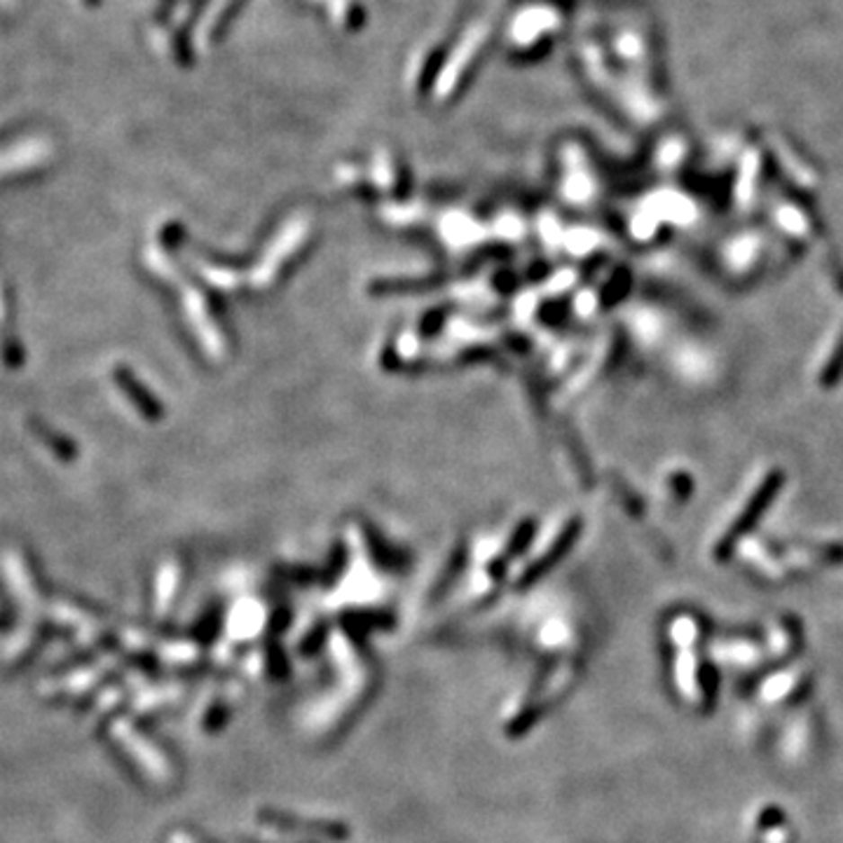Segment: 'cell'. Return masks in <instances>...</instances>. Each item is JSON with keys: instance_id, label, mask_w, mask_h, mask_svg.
<instances>
[{"instance_id": "6da1fadb", "label": "cell", "mask_w": 843, "mask_h": 843, "mask_svg": "<svg viewBox=\"0 0 843 843\" xmlns=\"http://www.w3.org/2000/svg\"><path fill=\"white\" fill-rule=\"evenodd\" d=\"M780 485H783V474H780V471H773V474H768L767 478L761 481V485L757 487V492L752 494V499H750L748 506H745V511L736 518V523L731 525L729 532L719 539V558H724L726 553L736 546L738 541L757 525V520L764 516V511H767L773 499H776V494H778Z\"/></svg>"}, {"instance_id": "7a4b0ae2", "label": "cell", "mask_w": 843, "mask_h": 843, "mask_svg": "<svg viewBox=\"0 0 843 843\" xmlns=\"http://www.w3.org/2000/svg\"><path fill=\"white\" fill-rule=\"evenodd\" d=\"M94 684H96V672L84 670V672H73V678H64V679H59V682L48 684L45 689L49 691V696H57V698H73V696H83L90 689H94Z\"/></svg>"}, {"instance_id": "3957f363", "label": "cell", "mask_w": 843, "mask_h": 843, "mask_svg": "<svg viewBox=\"0 0 843 843\" xmlns=\"http://www.w3.org/2000/svg\"><path fill=\"white\" fill-rule=\"evenodd\" d=\"M841 373H843V342L837 347L831 361L827 363V368L822 370V385H834V380H839V375Z\"/></svg>"}]
</instances>
